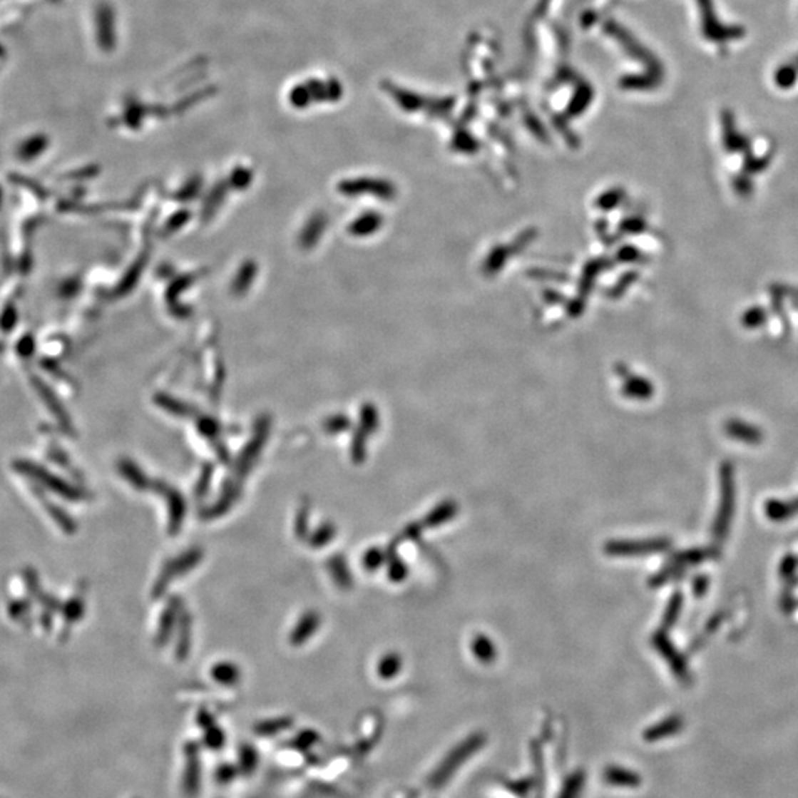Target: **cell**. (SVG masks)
I'll use <instances>...</instances> for the list:
<instances>
[{"label":"cell","mask_w":798,"mask_h":798,"mask_svg":"<svg viewBox=\"0 0 798 798\" xmlns=\"http://www.w3.org/2000/svg\"><path fill=\"white\" fill-rule=\"evenodd\" d=\"M485 745V736L481 733L472 735L460 742L456 748L449 751L445 759L436 766L435 772L429 777V785L434 788L445 787L449 779L460 770V767L467 763L472 755H475Z\"/></svg>","instance_id":"obj_1"},{"label":"cell","mask_w":798,"mask_h":798,"mask_svg":"<svg viewBox=\"0 0 798 798\" xmlns=\"http://www.w3.org/2000/svg\"><path fill=\"white\" fill-rule=\"evenodd\" d=\"M203 556H204L203 550L195 547V548H190L188 551H185V553H182L180 556H178L175 559L168 561L165 563V566H163L161 572H160L158 580L154 584V588H153L154 598H160L163 593L168 590L169 584L176 577L183 576V574H187V572L193 571L201 562Z\"/></svg>","instance_id":"obj_2"},{"label":"cell","mask_w":798,"mask_h":798,"mask_svg":"<svg viewBox=\"0 0 798 798\" xmlns=\"http://www.w3.org/2000/svg\"><path fill=\"white\" fill-rule=\"evenodd\" d=\"M340 95V88L336 81H321V80H311L306 81L303 85H299L292 89L290 92V102L297 108H305L311 102L319 101H330L336 99Z\"/></svg>","instance_id":"obj_3"},{"label":"cell","mask_w":798,"mask_h":798,"mask_svg":"<svg viewBox=\"0 0 798 798\" xmlns=\"http://www.w3.org/2000/svg\"><path fill=\"white\" fill-rule=\"evenodd\" d=\"M701 16H702V33L704 37L712 42H729V40L742 39L745 36V30L738 26H722V23L715 16L712 0H698Z\"/></svg>","instance_id":"obj_4"},{"label":"cell","mask_w":798,"mask_h":798,"mask_svg":"<svg viewBox=\"0 0 798 798\" xmlns=\"http://www.w3.org/2000/svg\"><path fill=\"white\" fill-rule=\"evenodd\" d=\"M153 489L157 493L166 496L168 501V511H169V534L176 536L182 528L183 519L187 513V503L183 496L173 486H169L166 482H153Z\"/></svg>","instance_id":"obj_5"},{"label":"cell","mask_w":798,"mask_h":798,"mask_svg":"<svg viewBox=\"0 0 798 798\" xmlns=\"http://www.w3.org/2000/svg\"><path fill=\"white\" fill-rule=\"evenodd\" d=\"M602 777H603V782L612 788L636 789L642 785V777L638 772L620 764L606 766L602 773Z\"/></svg>","instance_id":"obj_6"},{"label":"cell","mask_w":798,"mask_h":798,"mask_svg":"<svg viewBox=\"0 0 798 798\" xmlns=\"http://www.w3.org/2000/svg\"><path fill=\"white\" fill-rule=\"evenodd\" d=\"M319 625H321V617L317 610L305 612L290 634V643L295 646H300L306 643L318 631Z\"/></svg>","instance_id":"obj_7"},{"label":"cell","mask_w":798,"mask_h":798,"mask_svg":"<svg viewBox=\"0 0 798 798\" xmlns=\"http://www.w3.org/2000/svg\"><path fill=\"white\" fill-rule=\"evenodd\" d=\"M180 608H182V603L179 602V599H173V600H170V605L165 609V612H163V615L160 618L157 636H155V642H157L158 646H163V645H166L169 642L173 630L178 627V617H179V609Z\"/></svg>","instance_id":"obj_8"},{"label":"cell","mask_w":798,"mask_h":798,"mask_svg":"<svg viewBox=\"0 0 798 798\" xmlns=\"http://www.w3.org/2000/svg\"><path fill=\"white\" fill-rule=\"evenodd\" d=\"M683 727V722L680 717H676V715H672V717H668L657 725L650 726L649 729H646L643 732V740L646 742H657V741H663L667 738H671L672 735H676L682 730Z\"/></svg>","instance_id":"obj_9"},{"label":"cell","mask_w":798,"mask_h":798,"mask_svg":"<svg viewBox=\"0 0 798 798\" xmlns=\"http://www.w3.org/2000/svg\"><path fill=\"white\" fill-rule=\"evenodd\" d=\"M178 643H176V657L178 660H185L191 648V617L185 608L179 609L178 617Z\"/></svg>","instance_id":"obj_10"},{"label":"cell","mask_w":798,"mask_h":798,"mask_svg":"<svg viewBox=\"0 0 798 798\" xmlns=\"http://www.w3.org/2000/svg\"><path fill=\"white\" fill-rule=\"evenodd\" d=\"M238 497H240L238 485H235V484L227 485L223 489L222 497L216 503H213L209 508L204 510L201 516L204 519H215V518H219V516L225 515L234 506V503L237 501Z\"/></svg>","instance_id":"obj_11"},{"label":"cell","mask_w":798,"mask_h":798,"mask_svg":"<svg viewBox=\"0 0 798 798\" xmlns=\"http://www.w3.org/2000/svg\"><path fill=\"white\" fill-rule=\"evenodd\" d=\"M120 474L123 475V478H126L128 482L133 488H136L138 491H144V489H148V488L153 486V482L144 474V470H142L138 464L132 463L131 460H121Z\"/></svg>","instance_id":"obj_12"},{"label":"cell","mask_w":798,"mask_h":798,"mask_svg":"<svg viewBox=\"0 0 798 798\" xmlns=\"http://www.w3.org/2000/svg\"><path fill=\"white\" fill-rule=\"evenodd\" d=\"M585 779L587 777L583 770L572 772L569 776L565 777L558 798H581L585 788Z\"/></svg>","instance_id":"obj_13"},{"label":"cell","mask_w":798,"mask_h":798,"mask_svg":"<svg viewBox=\"0 0 798 798\" xmlns=\"http://www.w3.org/2000/svg\"><path fill=\"white\" fill-rule=\"evenodd\" d=\"M329 571L334 580V583L340 588H347L352 585V576L351 571L347 568V562L342 555H334L329 561Z\"/></svg>","instance_id":"obj_14"},{"label":"cell","mask_w":798,"mask_h":798,"mask_svg":"<svg viewBox=\"0 0 798 798\" xmlns=\"http://www.w3.org/2000/svg\"><path fill=\"white\" fill-rule=\"evenodd\" d=\"M212 677L220 685L232 686L240 680L241 672L235 664L230 661H222L212 668Z\"/></svg>","instance_id":"obj_15"},{"label":"cell","mask_w":798,"mask_h":798,"mask_svg":"<svg viewBox=\"0 0 798 798\" xmlns=\"http://www.w3.org/2000/svg\"><path fill=\"white\" fill-rule=\"evenodd\" d=\"M663 548V546H658V543H617V544H610L608 546V551L612 555H631V553H640V551H653V550H660Z\"/></svg>","instance_id":"obj_16"},{"label":"cell","mask_w":798,"mask_h":798,"mask_svg":"<svg viewBox=\"0 0 798 798\" xmlns=\"http://www.w3.org/2000/svg\"><path fill=\"white\" fill-rule=\"evenodd\" d=\"M336 537V526L332 522H325L319 525L312 536L310 537V544L314 548H321L329 544Z\"/></svg>","instance_id":"obj_17"},{"label":"cell","mask_w":798,"mask_h":798,"mask_svg":"<svg viewBox=\"0 0 798 798\" xmlns=\"http://www.w3.org/2000/svg\"><path fill=\"white\" fill-rule=\"evenodd\" d=\"M401 668V658L395 653H389L380 661L377 671L382 679H392L395 677Z\"/></svg>","instance_id":"obj_18"},{"label":"cell","mask_w":798,"mask_h":798,"mask_svg":"<svg viewBox=\"0 0 798 798\" xmlns=\"http://www.w3.org/2000/svg\"><path fill=\"white\" fill-rule=\"evenodd\" d=\"M797 78H798V68L794 66H782L781 68H777L774 74L776 85L782 89L792 88L795 85Z\"/></svg>","instance_id":"obj_19"},{"label":"cell","mask_w":798,"mask_h":798,"mask_svg":"<svg viewBox=\"0 0 798 798\" xmlns=\"http://www.w3.org/2000/svg\"><path fill=\"white\" fill-rule=\"evenodd\" d=\"M474 652H475V655H476V657H478L479 660H482V661H485V663H486V661H493L494 657H496V649H494L493 643H491V642H489L486 638H484V636L476 638V640H475V643H474Z\"/></svg>","instance_id":"obj_20"},{"label":"cell","mask_w":798,"mask_h":798,"mask_svg":"<svg viewBox=\"0 0 798 798\" xmlns=\"http://www.w3.org/2000/svg\"><path fill=\"white\" fill-rule=\"evenodd\" d=\"M308 516H310V506L308 504H303L299 508V513L296 516V523H295V531H296V537L297 538H305L308 536Z\"/></svg>","instance_id":"obj_21"},{"label":"cell","mask_w":798,"mask_h":798,"mask_svg":"<svg viewBox=\"0 0 798 798\" xmlns=\"http://www.w3.org/2000/svg\"><path fill=\"white\" fill-rule=\"evenodd\" d=\"M457 511V508L454 507V504H444L441 507H438L434 513L429 515L427 525H438L441 522H445L446 519H449L451 516H454V513Z\"/></svg>","instance_id":"obj_22"},{"label":"cell","mask_w":798,"mask_h":798,"mask_svg":"<svg viewBox=\"0 0 798 798\" xmlns=\"http://www.w3.org/2000/svg\"><path fill=\"white\" fill-rule=\"evenodd\" d=\"M212 476H213V467H212V466H208L206 469L203 470V474H201V476H200V479H198V482H197V485H195V489H194V496H195L198 500H201L204 496H206V493H208L209 488H210Z\"/></svg>","instance_id":"obj_23"},{"label":"cell","mask_w":798,"mask_h":798,"mask_svg":"<svg viewBox=\"0 0 798 798\" xmlns=\"http://www.w3.org/2000/svg\"><path fill=\"white\" fill-rule=\"evenodd\" d=\"M384 561V553L380 548L368 550L364 556V566L367 571H376Z\"/></svg>","instance_id":"obj_24"},{"label":"cell","mask_w":798,"mask_h":798,"mask_svg":"<svg viewBox=\"0 0 798 798\" xmlns=\"http://www.w3.org/2000/svg\"><path fill=\"white\" fill-rule=\"evenodd\" d=\"M206 742L212 748H220L222 742H223V733L219 729L210 727L206 733Z\"/></svg>","instance_id":"obj_25"},{"label":"cell","mask_w":798,"mask_h":798,"mask_svg":"<svg viewBox=\"0 0 798 798\" xmlns=\"http://www.w3.org/2000/svg\"><path fill=\"white\" fill-rule=\"evenodd\" d=\"M405 574H406V569L399 561H394L391 563V568H389V577L392 578V581H401L405 577Z\"/></svg>","instance_id":"obj_26"},{"label":"cell","mask_w":798,"mask_h":798,"mask_svg":"<svg viewBox=\"0 0 798 798\" xmlns=\"http://www.w3.org/2000/svg\"><path fill=\"white\" fill-rule=\"evenodd\" d=\"M241 757H242V759H241L242 767H245V770H250V769L255 766V762H256V759H255V757H256L255 751H253L252 748H249V747H245V748L241 751Z\"/></svg>","instance_id":"obj_27"},{"label":"cell","mask_w":798,"mask_h":798,"mask_svg":"<svg viewBox=\"0 0 798 798\" xmlns=\"http://www.w3.org/2000/svg\"><path fill=\"white\" fill-rule=\"evenodd\" d=\"M197 782H198V764L197 762H191L188 769V776H187V788L193 791L197 787Z\"/></svg>","instance_id":"obj_28"},{"label":"cell","mask_w":798,"mask_h":798,"mask_svg":"<svg viewBox=\"0 0 798 798\" xmlns=\"http://www.w3.org/2000/svg\"><path fill=\"white\" fill-rule=\"evenodd\" d=\"M289 725H290L289 720H275L274 723H263V725L257 726V730H259L260 733H266L270 729H278V730H280V729L287 727Z\"/></svg>","instance_id":"obj_29"},{"label":"cell","mask_w":798,"mask_h":798,"mask_svg":"<svg viewBox=\"0 0 798 798\" xmlns=\"http://www.w3.org/2000/svg\"><path fill=\"white\" fill-rule=\"evenodd\" d=\"M0 203H2V191H0Z\"/></svg>","instance_id":"obj_30"}]
</instances>
